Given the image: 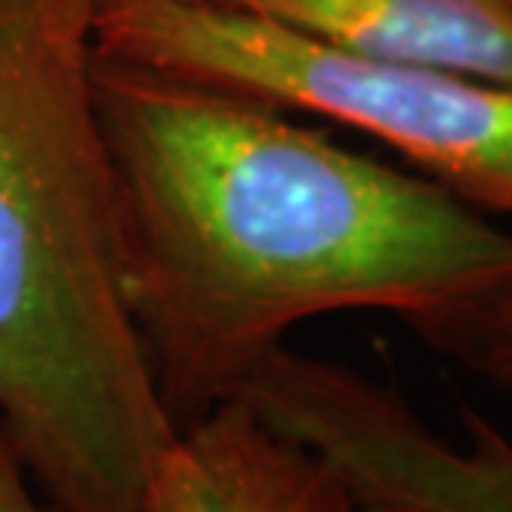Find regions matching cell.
<instances>
[{
  "instance_id": "ba28073f",
  "label": "cell",
  "mask_w": 512,
  "mask_h": 512,
  "mask_svg": "<svg viewBox=\"0 0 512 512\" xmlns=\"http://www.w3.org/2000/svg\"><path fill=\"white\" fill-rule=\"evenodd\" d=\"M314 512H367L344 493L341 486L328 476V470L321 466V483H318V499H314Z\"/></svg>"
},
{
  "instance_id": "9c48e42d",
  "label": "cell",
  "mask_w": 512,
  "mask_h": 512,
  "mask_svg": "<svg viewBox=\"0 0 512 512\" xmlns=\"http://www.w3.org/2000/svg\"><path fill=\"white\" fill-rule=\"evenodd\" d=\"M499 7H503V10H506V14L512 17V0H499Z\"/></svg>"
},
{
  "instance_id": "8992f818",
  "label": "cell",
  "mask_w": 512,
  "mask_h": 512,
  "mask_svg": "<svg viewBox=\"0 0 512 512\" xmlns=\"http://www.w3.org/2000/svg\"><path fill=\"white\" fill-rule=\"evenodd\" d=\"M318 483L321 463L232 397L179 430L143 512H314Z\"/></svg>"
},
{
  "instance_id": "277c9868",
  "label": "cell",
  "mask_w": 512,
  "mask_h": 512,
  "mask_svg": "<svg viewBox=\"0 0 512 512\" xmlns=\"http://www.w3.org/2000/svg\"><path fill=\"white\" fill-rule=\"evenodd\" d=\"M301 443L367 512H512V440L460 407L466 443L423 423L397 387L278 347L235 390Z\"/></svg>"
},
{
  "instance_id": "6da1fadb",
  "label": "cell",
  "mask_w": 512,
  "mask_h": 512,
  "mask_svg": "<svg viewBox=\"0 0 512 512\" xmlns=\"http://www.w3.org/2000/svg\"><path fill=\"white\" fill-rule=\"evenodd\" d=\"M126 301L182 430L337 311H384L503 384L512 232L288 110L100 57Z\"/></svg>"
},
{
  "instance_id": "3957f363",
  "label": "cell",
  "mask_w": 512,
  "mask_h": 512,
  "mask_svg": "<svg viewBox=\"0 0 512 512\" xmlns=\"http://www.w3.org/2000/svg\"><path fill=\"white\" fill-rule=\"evenodd\" d=\"M100 57L361 129L512 219V83L361 57L209 0H100Z\"/></svg>"
},
{
  "instance_id": "7a4b0ae2",
  "label": "cell",
  "mask_w": 512,
  "mask_h": 512,
  "mask_svg": "<svg viewBox=\"0 0 512 512\" xmlns=\"http://www.w3.org/2000/svg\"><path fill=\"white\" fill-rule=\"evenodd\" d=\"M100 0H0V423L50 512H143L179 437L126 301Z\"/></svg>"
},
{
  "instance_id": "5b68a950",
  "label": "cell",
  "mask_w": 512,
  "mask_h": 512,
  "mask_svg": "<svg viewBox=\"0 0 512 512\" xmlns=\"http://www.w3.org/2000/svg\"><path fill=\"white\" fill-rule=\"evenodd\" d=\"M361 53L512 83V17L499 0H209Z\"/></svg>"
},
{
  "instance_id": "30bf717a",
  "label": "cell",
  "mask_w": 512,
  "mask_h": 512,
  "mask_svg": "<svg viewBox=\"0 0 512 512\" xmlns=\"http://www.w3.org/2000/svg\"><path fill=\"white\" fill-rule=\"evenodd\" d=\"M503 384H512V361H509V367H506V377H503Z\"/></svg>"
},
{
  "instance_id": "52a82bcc",
  "label": "cell",
  "mask_w": 512,
  "mask_h": 512,
  "mask_svg": "<svg viewBox=\"0 0 512 512\" xmlns=\"http://www.w3.org/2000/svg\"><path fill=\"white\" fill-rule=\"evenodd\" d=\"M0 512H47L37 503V486L4 423H0Z\"/></svg>"
}]
</instances>
